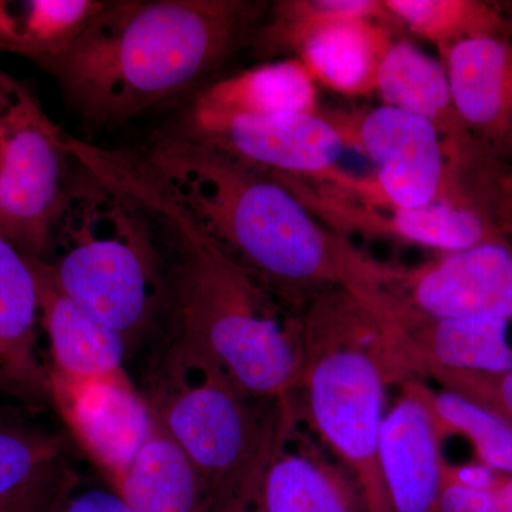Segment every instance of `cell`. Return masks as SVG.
I'll use <instances>...</instances> for the list:
<instances>
[{
    "label": "cell",
    "mask_w": 512,
    "mask_h": 512,
    "mask_svg": "<svg viewBox=\"0 0 512 512\" xmlns=\"http://www.w3.org/2000/svg\"><path fill=\"white\" fill-rule=\"evenodd\" d=\"M76 157L170 231L175 335L167 356L217 370L255 399H292L301 356L299 315L194 224L140 154L80 143Z\"/></svg>",
    "instance_id": "6da1fadb"
},
{
    "label": "cell",
    "mask_w": 512,
    "mask_h": 512,
    "mask_svg": "<svg viewBox=\"0 0 512 512\" xmlns=\"http://www.w3.org/2000/svg\"><path fill=\"white\" fill-rule=\"evenodd\" d=\"M252 0H114L45 69L84 120L140 116L214 82L268 10Z\"/></svg>",
    "instance_id": "7a4b0ae2"
},
{
    "label": "cell",
    "mask_w": 512,
    "mask_h": 512,
    "mask_svg": "<svg viewBox=\"0 0 512 512\" xmlns=\"http://www.w3.org/2000/svg\"><path fill=\"white\" fill-rule=\"evenodd\" d=\"M140 156L194 224L288 311L301 315L342 285L339 235L275 174L174 133Z\"/></svg>",
    "instance_id": "3957f363"
},
{
    "label": "cell",
    "mask_w": 512,
    "mask_h": 512,
    "mask_svg": "<svg viewBox=\"0 0 512 512\" xmlns=\"http://www.w3.org/2000/svg\"><path fill=\"white\" fill-rule=\"evenodd\" d=\"M298 423L355 477L367 511L392 512L379 466L387 390L396 386L382 326L345 286L320 293L299 315Z\"/></svg>",
    "instance_id": "277c9868"
},
{
    "label": "cell",
    "mask_w": 512,
    "mask_h": 512,
    "mask_svg": "<svg viewBox=\"0 0 512 512\" xmlns=\"http://www.w3.org/2000/svg\"><path fill=\"white\" fill-rule=\"evenodd\" d=\"M157 220L74 161L46 262L64 295L134 342L170 302Z\"/></svg>",
    "instance_id": "5b68a950"
},
{
    "label": "cell",
    "mask_w": 512,
    "mask_h": 512,
    "mask_svg": "<svg viewBox=\"0 0 512 512\" xmlns=\"http://www.w3.org/2000/svg\"><path fill=\"white\" fill-rule=\"evenodd\" d=\"M147 400L197 468L217 512L261 484L275 451L299 426L292 399H255L217 370L168 356Z\"/></svg>",
    "instance_id": "8992f818"
},
{
    "label": "cell",
    "mask_w": 512,
    "mask_h": 512,
    "mask_svg": "<svg viewBox=\"0 0 512 512\" xmlns=\"http://www.w3.org/2000/svg\"><path fill=\"white\" fill-rule=\"evenodd\" d=\"M394 28L399 23L384 0H279L268 6L251 45L262 56L292 53L333 93L370 97Z\"/></svg>",
    "instance_id": "52a82bcc"
},
{
    "label": "cell",
    "mask_w": 512,
    "mask_h": 512,
    "mask_svg": "<svg viewBox=\"0 0 512 512\" xmlns=\"http://www.w3.org/2000/svg\"><path fill=\"white\" fill-rule=\"evenodd\" d=\"M342 286L366 301L429 318L512 320V248L484 242L420 265L390 264L340 237Z\"/></svg>",
    "instance_id": "ba28073f"
},
{
    "label": "cell",
    "mask_w": 512,
    "mask_h": 512,
    "mask_svg": "<svg viewBox=\"0 0 512 512\" xmlns=\"http://www.w3.org/2000/svg\"><path fill=\"white\" fill-rule=\"evenodd\" d=\"M66 134L35 97L0 72V231L45 259L74 167Z\"/></svg>",
    "instance_id": "9c48e42d"
},
{
    "label": "cell",
    "mask_w": 512,
    "mask_h": 512,
    "mask_svg": "<svg viewBox=\"0 0 512 512\" xmlns=\"http://www.w3.org/2000/svg\"><path fill=\"white\" fill-rule=\"evenodd\" d=\"M322 113L346 148L363 154L375 167L370 177H353L349 197L387 208L436 201L477 205L451 168L439 131L429 121L386 104Z\"/></svg>",
    "instance_id": "30bf717a"
},
{
    "label": "cell",
    "mask_w": 512,
    "mask_h": 512,
    "mask_svg": "<svg viewBox=\"0 0 512 512\" xmlns=\"http://www.w3.org/2000/svg\"><path fill=\"white\" fill-rule=\"evenodd\" d=\"M276 175V174H275ZM305 207L333 234L383 238L434 251L456 252L484 242L504 241L477 205L436 201L416 208L366 204L320 181L284 177Z\"/></svg>",
    "instance_id": "8fae6325"
},
{
    "label": "cell",
    "mask_w": 512,
    "mask_h": 512,
    "mask_svg": "<svg viewBox=\"0 0 512 512\" xmlns=\"http://www.w3.org/2000/svg\"><path fill=\"white\" fill-rule=\"evenodd\" d=\"M362 301L382 326L396 386L409 380L426 382L436 372L503 375L512 370L508 320L429 318L384 303Z\"/></svg>",
    "instance_id": "7c38bea8"
},
{
    "label": "cell",
    "mask_w": 512,
    "mask_h": 512,
    "mask_svg": "<svg viewBox=\"0 0 512 512\" xmlns=\"http://www.w3.org/2000/svg\"><path fill=\"white\" fill-rule=\"evenodd\" d=\"M178 134L284 177L326 181L340 170L345 143L319 113L180 121Z\"/></svg>",
    "instance_id": "4fadbf2b"
},
{
    "label": "cell",
    "mask_w": 512,
    "mask_h": 512,
    "mask_svg": "<svg viewBox=\"0 0 512 512\" xmlns=\"http://www.w3.org/2000/svg\"><path fill=\"white\" fill-rule=\"evenodd\" d=\"M50 397L70 436L113 487L153 427L147 397L137 392L127 373L80 383L50 377Z\"/></svg>",
    "instance_id": "5bb4252c"
},
{
    "label": "cell",
    "mask_w": 512,
    "mask_h": 512,
    "mask_svg": "<svg viewBox=\"0 0 512 512\" xmlns=\"http://www.w3.org/2000/svg\"><path fill=\"white\" fill-rule=\"evenodd\" d=\"M461 121L490 163L512 160V26L441 57Z\"/></svg>",
    "instance_id": "9a60e30c"
},
{
    "label": "cell",
    "mask_w": 512,
    "mask_h": 512,
    "mask_svg": "<svg viewBox=\"0 0 512 512\" xmlns=\"http://www.w3.org/2000/svg\"><path fill=\"white\" fill-rule=\"evenodd\" d=\"M382 104L429 121L439 131L458 180H466L487 163L458 116L446 67L406 39H396L377 74Z\"/></svg>",
    "instance_id": "2e32d148"
},
{
    "label": "cell",
    "mask_w": 512,
    "mask_h": 512,
    "mask_svg": "<svg viewBox=\"0 0 512 512\" xmlns=\"http://www.w3.org/2000/svg\"><path fill=\"white\" fill-rule=\"evenodd\" d=\"M39 319L29 256L0 231V392L29 406L52 403L49 365L37 348Z\"/></svg>",
    "instance_id": "e0dca14e"
},
{
    "label": "cell",
    "mask_w": 512,
    "mask_h": 512,
    "mask_svg": "<svg viewBox=\"0 0 512 512\" xmlns=\"http://www.w3.org/2000/svg\"><path fill=\"white\" fill-rule=\"evenodd\" d=\"M441 443L423 403L400 389L379 440V466L392 512H441L446 461Z\"/></svg>",
    "instance_id": "ac0fdd59"
},
{
    "label": "cell",
    "mask_w": 512,
    "mask_h": 512,
    "mask_svg": "<svg viewBox=\"0 0 512 512\" xmlns=\"http://www.w3.org/2000/svg\"><path fill=\"white\" fill-rule=\"evenodd\" d=\"M29 261L36 276L40 322L49 338V376L80 383L127 373L126 340L64 295L43 259L29 256Z\"/></svg>",
    "instance_id": "d6986e66"
},
{
    "label": "cell",
    "mask_w": 512,
    "mask_h": 512,
    "mask_svg": "<svg viewBox=\"0 0 512 512\" xmlns=\"http://www.w3.org/2000/svg\"><path fill=\"white\" fill-rule=\"evenodd\" d=\"M259 501L265 512H369L355 477L299 426L269 461Z\"/></svg>",
    "instance_id": "ffe728a7"
},
{
    "label": "cell",
    "mask_w": 512,
    "mask_h": 512,
    "mask_svg": "<svg viewBox=\"0 0 512 512\" xmlns=\"http://www.w3.org/2000/svg\"><path fill=\"white\" fill-rule=\"evenodd\" d=\"M319 86L295 57L214 80L192 94L180 121L319 113Z\"/></svg>",
    "instance_id": "44dd1931"
},
{
    "label": "cell",
    "mask_w": 512,
    "mask_h": 512,
    "mask_svg": "<svg viewBox=\"0 0 512 512\" xmlns=\"http://www.w3.org/2000/svg\"><path fill=\"white\" fill-rule=\"evenodd\" d=\"M111 488L134 512H217L207 484L156 414L140 453Z\"/></svg>",
    "instance_id": "7402d4cb"
},
{
    "label": "cell",
    "mask_w": 512,
    "mask_h": 512,
    "mask_svg": "<svg viewBox=\"0 0 512 512\" xmlns=\"http://www.w3.org/2000/svg\"><path fill=\"white\" fill-rule=\"evenodd\" d=\"M104 0H0V52L45 66L66 52Z\"/></svg>",
    "instance_id": "603a6c76"
},
{
    "label": "cell",
    "mask_w": 512,
    "mask_h": 512,
    "mask_svg": "<svg viewBox=\"0 0 512 512\" xmlns=\"http://www.w3.org/2000/svg\"><path fill=\"white\" fill-rule=\"evenodd\" d=\"M400 389L414 394L429 412L437 436H463L473 444L478 461L512 476V426L484 404L423 380H409Z\"/></svg>",
    "instance_id": "cb8c5ba5"
},
{
    "label": "cell",
    "mask_w": 512,
    "mask_h": 512,
    "mask_svg": "<svg viewBox=\"0 0 512 512\" xmlns=\"http://www.w3.org/2000/svg\"><path fill=\"white\" fill-rule=\"evenodd\" d=\"M400 28L437 47L440 57L460 43L511 28L505 6L480 0H384Z\"/></svg>",
    "instance_id": "d4e9b609"
},
{
    "label": "cell",
    "mask_w": 512,
    "mask_h": 512,
    "mask_svg": "<svg viewBox=\"0 0 512 512\" xmlns=\"http://www.w3.org/2000/svg\"><path fill=\"white\" fill-rule=\"evenodd\" d=\"M67 441L62 434L0 417V501L62 483Z\"/></svg>",
    "instance_id": "484cf974"
},
{
    "label": "cell",
    "mask_w": 512,
    "mask_h": 512,
    "mask_svg": "<svg viewBox=\"0 0 512 512\" xmlns=\"http://www.w3.org/2000/svg\"><path fill=\"white\" fill-rule=\"evenodd\" d=\"M427 380H434L441 389L466 396L484 404L507 420L512 426V370L503 375L473 372H436Z\"/></svg>",
    "instance_id": "4316f807"
},
{
    "label": "cell",
    "mask_w": 512,
    "mask_h": 512,
    "mask_svg": "<svg viewBox=\"0 0 512 512\" xmlns=\"http://www.w3.org/2000/svg\"><path fill=\"white\" fill-rule=\"evenodd\" d=\"M70 476L40 512H134L111 487H79Z\"/></svg>",
    "instance_id": "83f0119b"
},
{
    "label": "cell",
    "mask_w": 512,
    "mask_h": 512,
    "mask_svg": "<svg viewBox=\"0 0 512 512\" xmlns=\"http://www.w3.org/2000/svg\"><path fill=\"white\" fill-rule=\"evenodd\" d=\"M441 512H503L494 490H477L443 477Z\"/></svg>",
    "instance_id": "f1b7e54d"
},
{
    "label": "cell",
    "mask_w": 512,
    "mask_h": 512,
    "mask_svg": "<svg viewBox=\"0 0 512 512\" xmlns=\"http://www.w3.org/2000/svg\"><path fill=\"white\" fill-rule=\"evenodd\" d=\"M504 476L505 474L498 473L493 468L481 463L454 466V464L444 461V478L453 483L466 485V487L477 488V490H494Z\"/></svg>",
    "instance_id": "f546056e"
},
{
    "label": "cell",
    "mask_w": 512,
    "mask_h": 512,
    "mask_svg": "<svg viewBox=\"0 0 512 512\" xmlns=\"http://www.w3.org/2000/svg\"><path fill=\"white\" fill-rule=\"evenodd\" d=\"M72 476V474H70ZM69 476V477H70ZM67 477V478H69ZM45 488V490L36 491V493L23 495V497L13 498V500L0 501V512H40L46 507V504L55 497L60 487L67 481Z\"/></svg>",
    "instance_id": "4dcf8cb0"
},
{
    "label": "cell",
    "mask_w": 512,
    "mask_h": 512,
    "mask_svg": "<svg viewBox=\"0 0 512 512\" xmlns=\"http://www.w3.org/2000/svg\"><path fill=\"white\" fill-rule=\"evenodd\" d=\"M259 485L254 490L249 491V493L242 495L237 501H234L225 512H265L261 501H259Z\"/></svg>",
    "instance_id": "1f68e13d"
},
{
    "label": "cell",
    "mask_w": 512,
    "mask_h": 512,
    "mask_svg": "<svg viewBox=\"0 0 512 512\" xmlns=\"http://www.w3.org/2000/svg\"><path fill=\"white\" fill-rule=\"evenodd\" d=\"M498 501H500L501 511L512 512V476L505 474L500 484L495 487Z\"/></svg>",
    "instance_id": "d6a6232c"
}]
</instances>
